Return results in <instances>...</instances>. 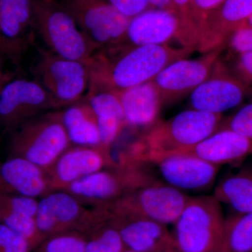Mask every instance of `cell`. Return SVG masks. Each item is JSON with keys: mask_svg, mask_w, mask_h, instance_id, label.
I'll return each mask as SVG.
<instances>
[{"mask_svg": "<svg viewBox=\"0 0 252 252\" xmlns=\"http://www.w3.org/2000/svg\"><path fill=\"white\" fill-rule=\"evenodd\" d=\"M221 114L189 109L166 121H157L132 152V160L149 162L158 156L202 142L220 128Z\"/></svg>", "mask_w": 252, "mask_h": 252, "instance_id": "obj_2", "label": "cell"}, {"mask_svg": "<svg viewBox=\"0 0 252 252\" xmlns=\"http://www.w3.org/2000/svg\"><path fill=\"white\" fill-rule=\"evenodd\" d=\"M213 195L238 213H252V165L225 176L215 187Z\"/></svg>", "mask_w": 252, "mask_h": 252, "instance_id": "obj_24", "label": "cell"}, {"mask_svg": "<svg viewBox=\"0 0 252 252\" xmlns=\"http://www.w3.org/2000/svg\"><path fill=\"white\" fill-rule=\"evenodd\" d=\"M31 244L3 223H0V252H30Z\"/></svg>", "mask_w": 252, "mask_h": 252, "instance_id": "obj_30", "label": "cell"}, {"mask_svg": "<svg viewBox=\"0 0 252 252\" xmlns=\"http://www.w3.org/2000/svg\"><path fill=\"white\" fill-rule=\"evenodd\" d=\"M11 76L6 74L3 71L2 68L0 66V91L2 89L3 86L11 80Z\"/></svg>", "mask_w": 252, "mask_h": 252, "instance_id": "obj_37", "label": "cell"}, {"mask_svg": "<svg viewBox=\"0 0 252 252\" xmlns=\"http://www.w3.org/2000/svg\"><path fill=\"white\" fill-rule=\"evenodd\" d=\"M140 166V162H130L117 166L114 170H99L70 184L65 190L81 203L102 207L136 189L157 182Z\"/></svg>", "mask_w": 252, "mask_h": 252, "instance_id": "obj_8", "label": "cell"}, {"mask_svg": "<svg viewBox=\"0 0 252 252\" xmlns=\"http://www.w3.org/2000/svg\"><path fill=\"white\" fill-rule=\"evenodd\" d=\"M77 23L97 51L119 45L131 18L107 0H57Z\"/></svg>", "mask_w": 252, "mask_h": 252, "instance_id": "obj_10", "label": "cell"}, {"mask_svg": "<svg viewBox=\"0 0 252 252\" xmlns=\"http://www.w3.org/2000/svg\"><path fill=\"white\" fill-rule=\"evenodd\" d=\"M107 1L120 11L124 16L132 18L144 12L146 10L153 8L149 4L148 0H107Z\"/></svg>", "mask_w": 252, "mask_h": 252, "instance_id": "obj_32", "label": "cell"}, {"mask_svg": "<svg viewBox=\"0 0 252 252\" xmlns=\"http://www.w3.org/2000/svg\"><path fill=\"white\" fill-rule=\"evenodd\" d=\"M223 49L224 46H220L198 59L179 60L164 68L152 80L162 105L173 103L191 94L206 81Z\"/></svg>", "mask_w": 252, "mask_h": 252, "instance_id": "obj_13", "label": "cell"}, {"mask_svg": "<svg viewBox=\"0 0 252 252\" xmlns=\"http://www.w3.org/2000/svg\"><path fill=\"white\" fill-rule=\"evenodd\" d=\"M233 74L252 89V52L238 54Z\"/></svg>", "mask_w": 252, "mask_h": 252, "instance_id": "obj_34", "label": "cell"}, {"mask_svg": "<svg viewBox=\"0 0 252 252\" xmlns=\"http://www.w3.org/2000/svg\"><path fill=\"white\" fill-rule=\"evenodd\" d=\"M225 221L214 195L189 197L175 223V248L183 252H223Z\"/></svg>", "mask_w": 252, "mask_h": 252, "instance_id": "obj_3", "label": "cell"}, {"mask_svg": "<svg viewBox=\"0 0 252 252\" xmlns=\"http://www.w3.org/2000/svg\"><path fill=\"white\" fill-rule=\"evenodd\" d=\"M81 100L82 99L59 113L69 142L81 147H95L103 150L95 115L87 101L85 99Z\"/></svg>", "mask_w": 252, "mask_h": 252, "instance_id": "obj_23", "label": "cell"}, {"mask_svg": "<svg viewBox=\"0 0 252 252\" xmlns=\"http://www.w3.org/2000/svg\"><path fill=\"white\" fill-rule=\"evenodd\" d=\"M92 231L94 235L86 240L85 252H122L126 250L119 231L109 221Z\"/></svg>", "mask_w": 252, "mask_h": 252, "instance_id": "obj_27", "label": "cell"}, {"mask_svg": "<svg viewBox=\"0 0 252 252\" xmlns=\"http://www.w3.org/2000/svg\"><path fill=\"white\" fill-rule=\"evenodd\" d=\"M32 0H0V54L18 64L34 39Z\"/></svg>", "mask_w": 252, "mask_h": 252, "instance_id": "obj_15", "label": "cell"}, {"mask_svg": "<svg viewBox=\"0 0 252 252\" xmlns=\"http://www.w3.org/2000/svg\"><path fill=\"white\" fill-rule=\"evenodd\" d=\"M189 198L180 189L157 181L100 207L111 218L147 219L167 225L175 223Z\"/></svg>", "mask_w": 252, "mask_h": 252, "instance_id": "obj_7", "label": "cell"}, {"mask_svg": "<svg viewBox=\"0 0 252 252\" xmlns=\"http://www.w3.org/2000/svg\"><path fill=\"white\" fill-rule=\"evenodd\" d=\"M167 154L191 156L219 166L235 164L252 155V140L234 130L220 129L192 147L160 156Z\"/></svg>", "mask_w": 252, "mask_h": 252, "instance_id": "obj_19", "label": "cell"}, {"mask_svg": "<svg viewBox=\"0 0 252 252\" xmlns=\"http://www.w3.org/2000/svg\"><path fill=\"white\" fill-rule=\"evenodd\" d=\"M109 223L119 231L126 249L137 252H164L175 247L167 225L142 218L113 217Z\"/></svg>", "mask_w": 252, "mask_h": 252, "instance_id": "obj_21", "label": "cell"}, {"mask_svg": "<svg viewBox=\"0 0 252 252\" xmlns=\"http://www.w3.org/2000/svg\"><path fill=\"white\" fill-rule=\"evenodd\" d=\"M248 23L250 25V26H252V15L251 16H250V18H249Z\"/></svg>", "mask_w": 252, "mask_h": 252, "instance_id": "obj_39", "label": "cell"}, {"mask_svg": "<svg viewBox=\"0 0 252 252\" xmlns=\"http://www.w3.org/2000/svg\"><path fill=\"white\" fill-rule=\"evenodd\" d=\"M70 142L59 113L39 116L14 130L10 142L11 157L26 158L46 172Z\"/></svg>", "mask_w": 252, "mask_h": 252, "instance_id": "obj_5", "label": "cell"}, {"mask_svg": "<svg viewBox=\"0 0 252 252\" xmlns=\"http://www.w3.org/2000/svg\"><path fill=\"white\" fill-rule=\"evenodd\" d=\"M226 44L237 54L252 52V26L244 25L230 36Z\"/></svg>", "mask_w": 252, "mask_h": 252, "instance_id": "obj_31", "label": "cell"}, {"mask_svg": "<svg viewBox=\"0 0 252 252\" xmlns=\"http://www.w3.org/2000/svg\"><path fill=\"white\" fill-rule=\"evenodd\" d=\"M223 252H252V212L225 219Z\"/></svg>", "mask_w": 252, "mask_h": 252, "instance_id": "obj_25", "label": "cell"}, {"mask_svg": "<svg viewBox=\"0 0 252 252\" xmlns=\"http://www.w3.org/2000/svg\"><path fill=\"white\" fill-rule=\"evenodd\" d=\"M0 223L27 239L32 249L44 242L36 227L35 218L27 214L0 207Z\"/></svg>", "mask_w": 252, "mask_h": 252, "instance_id": "obj_26", "label": "cell"}, {"mask_svg": "<svg viewBox=\"0 0 252 252\" xmlns=\"http://www.w3.org/2000/svg\"><path fill=\"white\" fill-rule=\"evenodd\" d=\"M149 162L157 165L167 185L183 190H200L211 187L220 166L198 158L181 154H167Z\"/></svg>", "mask_w": 252, "mask_h": 252, "instance_id": "obj_16", "label": "cell"}, {"mask_svg": "<svg viewBox=\"0 0 252 252\" xmlns=\"http://www.w3.org/2000/svg\"><path fill=\"white\" fill-rule=\"evenodd\" d=\"M230 129L252 140V102L222 122L219 130Z\"/></svg>", "mask_w": 252, "mask_h": 252, "instance_id": "obj_29", "label": "cell"}, {"mask_svg": "<svg viewBox=\"0 0 252 252\" xmlns=\"http://www.w3.org/2000/svg\"><path fill=\"white\" fill-rule=\"evenodd\" d=\"M51 192L47 172L18 157L0 162V195L44 196Z\"/></svg>", "mask_w": 252, "mask_h": 252, "instance_id": "obj_20", "label": "cell"}, {"mask_svg": "<svg viewBox=\"0 0 252 252\" xmlns=\"http://www.w3.org/2000/svg\"><path fill=\"white\" fill-rule=\"evenodd\" d=\"M86 244L79 232H67L46 239L38 252H85Z\"/></svg>", "mask_w": 252, "mask_h": 252, "instance_id": "obj_28", "label": "cell"}, {"mask_svg": "<svg viewBox=\"0 0 252 252\" xmlns=\"http://www.w3.org/2000/svg\"><path fill=\"white\" fill-rule=\"evenodd\" d=\"M34 31L57 56L88 63L97 51L57 0H32Z\"/></svg>", "mask_w": 252, "mask_h": 252, "instance_id": "obj_4", "label": "cell"}, {"mask_svg": "<svg viewBox=\"0 0 252 252\" xmlns=\"http://www.w3.org/2000/svg\"><path fill=\"white\" fill-rule=\"evenodd\" d=\"M190 47L162 45L127 47L117 46L99 50L88 62L89 93H119L152 81L171 63L193 52Z\"/></svg>", "mask_w": 252, "mask_h": 252, "instance_id": "obj_1", "label": "cell"}, {"mask_svg": "<svg viewBox=\"0 0 252 252\" xmlns=\"http://www.w3.org/2000/svg\"><path fill=\"white\" fill-rule=\"evenodd\" d=\"M225 0H193L192 1V12L194 21L198 28V33L202 23L208 15L223 4Z\"/></svg>", "mask_w": 252, "mask_h": 252, "instance_id": "obj_33", "label": "cell"}, {"mask_svg": "<svg viewBox=\"0 0 252 252\" xmlns=\"http://www.w3.org/2000/svg\"><path fill=\"white\" fill-rule=\"evenodd\" d=\"M177 39L185 47L197 50L198 37L173 11L151 8L131 18L125 38L119 45L135 47L162 45Z\"/></svg>", "mask_w": 252, "mask_h": 252, "instance_id": "obj_11", "label": "cell"}, {"mask_svg": "<svg viewBox=\"0 0 252 252\" xmlns=\"http://www.w3.org/2000/svg\"><path fill=\"white\" fill-rule=\"evenodd\" d=\"M148 1L152 7L167 10V11L177 13V10H176L175 6L172 4L171 0H148Z\"/></svg>", "mask_w": 252, "mask_h": 252, "instance_id": "obj_36", "label": "cell"}, {"mask_svg": "<svg viewBox=\"0 0 252 252\" xmlns=\"http://www.w3.org/2000/svg\"><path fill=\"white\" fill-rule=\"evenodd\" d=\"M164 252H183L179 250L178 249L175 248V247H172V248H170L167 249V250H165Z\"/></svg>", "mask_w": 252, "mask_h": 252, "instance_id": "obj_38", "label": "cell"}, {"mask_svg": "<svg viewBox=\"0 0 252 252\" xmlns=\"http://www.w3.org/2000/svg\"><path fill=\"white\" fill-rule=\"evenodd\" d=\"M53 108L52 97L34 79H11L0 91V126L6 130H16Z\"/></svg>", "mask_w": 252, "mask_h": 252, "instance_id": "obj_12", "label": "cell"}, {"mask_svg": "<svg viewBox=\"0 0 252 252\" xmlns=\"http://www.w3.org/2000/svg\"><path fill=\"white\" fill-rule=\"evenodd\" d=\"M89 210L65 190H54L38 201L36 224L43 240L67 232L92 231L110 220L102 207Z\"/></svg>", "mask_w": 252, "mask_h": 252, "instance_id": "obj_6", "label": "cell"}, {"mask_svg": "<svg viewBox=\"0 0 252 252\" xmlns=\"http://www.w3.org/2000/svg\"><path fill=\"white\" fill-rule=\"evenodd\" d=\"M32 74L51 96L56 108L79 102L89 89L88 63L64 59L50 51H40Z\"/></svg>", "mask_w": 252, "mask_h": 252, "instance_id": "obj_9", "label": "cell"}, {"mask_svg": "<svg viewBox=\"0 0 252 252\" xmlns=\"http://www.w3.org/2000/svg\"><path fill=\"white\" fill-rule=\"evenodd\" d=\"M171 1L184 22L190 28V31L198 36L199 39L198 28L194 21L193 12H192L193 0H171Z\"/></svg>", "mask_w": 252, "mask_h": 252, "instance_id": "obj_35", "label": "cell"}, {"mask_svg": "<svg viewBox=\"0 0 252 252\" xmlns=\"http://www.w3.org/2000/svg\"><path fill=\"white\" fill-rule=\"evenodd\" d=\"M252 15V0H225L202 23L197 50L206 54L225 46L231 34L248 23Z\"/></svg>", "mask_w": 252, "mask_h": 252, "instance_id": "obj_17", "label": "cell"}, {"mask_svg": "<svg viewBox=\"0 0 252 252\" xmlns=\"http://www.w3.org/2000/svg\"><path fill=\"white\" fill-rule=\"evenodd\" d=\"M122 252H137L135 251H132V250H128V249H126L124 251H123Z\"/></svg>", "mask_w": 252, "mask_h": 252, "instance_id": "obj_40", "label": "cell"}, {"mask_svg": "<svg viewBox=\"0 0 252 252\" xmlns=\"http://www.w3.org/2000/svg\"><path fill=\"white\" fill-rule=\"evenodd\" d=\"M251 89L217 61L210 77L190 94L191 108L221 114L242 103Z\"/></svg>", "mask_w": 252, "mask_h": 252, "instance_id": "obj_14", "label": "cell"}, {"mask_svg": "<svg viewBox=\"0 0 252 252\" xmlns=\"http://www.w3.org/2000/svg\"><path fill=\"white\" fill-rule=\"evenodd\" d=\"M114 165L110 155L101 149L79 146L67 149L47 172L51 191L64 190L82 177Z\"/></svg>", "mask_w": 252, "mask_h": 252, "instance_id": "obj_18", "label": "cell"}, {"mask_svg": "<svg viewBox=\"0 0 252 252\" xmlns=\"http://www.w3.org/2000/svg\"><path fill=\"white\" fill-rule=\"evenodd\" d=\"M115 94L122 104L126 124L132 127H147L157 122L162 104L153 81Z\"/></svg>", "mask_w": 252, "mask_h": 252, "instance_id": "obj_22", "label": "cell"}]
</instances>
